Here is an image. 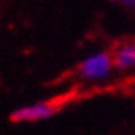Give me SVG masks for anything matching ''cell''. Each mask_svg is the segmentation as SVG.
Returning <instances> with one entry per match:
<instances>
[{"instance_id": "obj_1", "label": "cell", "mask_w": 135, "mask_h": 135, "mask_svg": "<svg viewBox=\"0 0 135 135\" xmlns=\"http://www.w3.org/2000/svg\"><path fill=\"white\" fill-rule=\"evenodd\" d=\"M61 109V104L55 102V100H40V102L20 107L10 115V120L15 124L22 122H38V120H45L53 117L55 114Z\"/></svg>"}, {"instance_id": "obj_2", "label": "cell", "mask_w": 135, "mask_h": 135, "mask_svg": "<svg viewBox=\"0 0 135 135\" xmlns=\"http://www.w3.org/2000/svg\"><path fill=\"white\" fill-rule=\"evenodd\" d=\"M112 55L107 51H100L97 55H92L89 58H86L83 63L79 64L78 73L79 76L86 81H97L104 79L109 76V73L112 69Z\"/></svg>"}, {"instance_id": "obj_3", "label": "cell", "mask_w": 135, "mask_h": 135, "mask_svg": "<svg viewBox=\"0 0 135 135\" xmlns=\"http://www.w3.org/2000/svg\"><path fill=\"white\" fill-rule=\"evenodd\" d=\"M112 63L119 69H129L135 66V43H120L112 51Z\"/></svg>"}, {"instance_id": "obj_4", "label": "cell", "mask_w": 135, "mask_h": 135, "mask_svg": "<svg viewBox=\"0 0 135 135\" xmlns=\"http://www.w3.org/2000/svg\"><path fill=\"white\" fill-rule=\"evenodd\" d=\"M115 2L124 3V5H127V7H135V0H115Z\"/></svg>"}]
</instances>
